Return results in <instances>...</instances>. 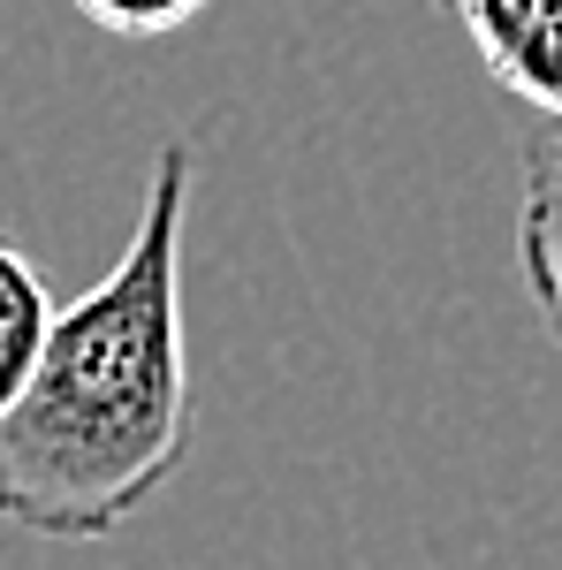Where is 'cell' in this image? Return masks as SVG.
Listing matches in <instances>:
<instances>
[{
	"mask_svg": "<svg viewBox=\"0 0 562 570\" xmlns=\"http://www.w3.org/2000/svg\"><path fill=\"white\" fill-rule=\"evenodd\" d=\"M198 145L168 137L145 168L122 259L53 312L31 389L0 419V525L39 540H107L190 456L183 228Z\"/></svg>",
	"mask_w": 562,
	"mask_h": 570,
	"instance_id": "6da1fadb",
	"label": "cell"
},
{
	"mask_svg": "<svg viewBox=\"0 0 562 570\" xmlns=\"http://www.w3.org/2000/svg\"><path fill=\"white\" fill-rule=\"evenodd\" d=\"M441 8L494 85L532 115L562 122V0H441Z\"/></svg>",
	"mask_w": 562,
	"mask_h": 570,
	"instance_id": "7a4b0ae2",
	"label": "cell"
},
{
	"mask_svg": "<svg viewBox=\"0 0 562 570\" xmlns=\"http://www.w3.org/2000/svg\"><path fill=\"white\" fill-rule=\"evenodd\" d=\"M53 289L31 252H16L0 236V419L16 411V395L31 389L39 373V351H46V327H53Z\"/></svg>",
	"mask_w": 562,
	"mask_h": 570,
	"instance_id": "3957f363",
	"label": "cell"
},
{
	"mask_svg": "<svg viewBox=\"0 0 562 570\" xmlns=\"http://www.w3.org/2000/svg\"><path fill=\"white\" fill-rule=\"evenodd\" d=\"M524 190H548V198H562V122H548V130L524 145Z\"/></svg>",
	"mask_w": 562,
	"mask_h": 570,
	"instance_id": "8992f818",
	"label": "cell"
},
{
	"mask_svg": "<svg viewBox=\"0 0 562 570\" xmlns=\"http://www.w3.org/2000/svg\"><path fill=\"white\" fill-rule=\"evenodd\" d=\"M517 282L562 351V198H548V190L517 198Z\"/></svg>",
	"mask_w": 562,
	"mask_h": 570,
	"instance_id": "277c9868",
	"label": "cell"
},
{
	"mask_svg": "<svg viewBox=\"0 0 562 570\" xmlns=\"http://www.w3.org/2000/svg\"><path fill=\"white\" fill-rule=\"evenodd\" d=\"M77 16H85L91 31H107V39H175V31H190L214 0H69Z\"/></svg>",
	"mask_w": 562,
	"mask_h": 570,
	"instance_id": "5b68a950",
	"label": "cell"
}]
</instances>
